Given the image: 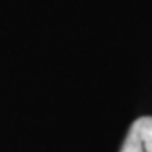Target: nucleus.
I'll use <instances>...</instances> for the list:
<instances>
[{
  "instance_id": "nucleus-1",
  "label": "nucleus",
  "mask_w": 152,
  "mask_h": 152,
  "mask_svg": "<svg viewBox=\"0 0 152 152\" xmlns=\"http://www.w3.org/2000/svg\"><path fill=\"white\" fill-rule=\"evenodd\" d=\"M120 152H152V117H140L132 124Z\"/></svg>"
}]
</instances>
